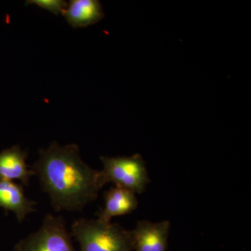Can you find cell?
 <instances>
[{
  "instance_id": "6",
  "label": "cell",
  "mask_w": 251,
  "mask_h": 251,
  "mask_svg": "<svg viewBox=\"0 0 251 251\" xmlns=\"http://www.w3.org/2000/svg\"><path fill=\"white\" fill-rule=\"evenodd\" d=\"M28 153L19 145L6 149L0 152V179L19 180L28 186L34 173L26 163Z\"/></svg>"
},
{
  "instance_id": "3",
  "label": "cell",
  "mask_w": 251,
  "mask_h": 251,
  "mask_svg": "<svg viewBox=\"0 0 251 251\" xmlns=\"http://www.w3.org/2000/svg\"><path fill=\"white\" fill-rule=\"evenodd\" d=\"M103 168L100 171L104 185L113 183L135 194L145 191L150 179L146 164L139 153L131 156H101Z\"/></svg>"
},
{
  "instance_id": "9",
  "label": "cell",
  "mask_w": 251,
  "mask_h": 251,
  "mask_svg": "<svg viewBox=\"0 0 251 251\" xmlns=\"http://www.w3.org/2000/svg\"><path fill=\"white\" fill-rule=\"evenodd\" d=\"M62 15L74 28L88 27L105 16L101 3L98 0H71Z\"/></svg>"
},
{
  "instance_id": "2",
  "label": "cell",
  "mask_w": 251,
  "mask_h": 251,
  "mask_svg": "<svg viewBox=\"0 0 251 251\" xmlns=\"http://www.w3.org/2000/svg\"><path fill=\"white\" fill-rule=\"evenodd\" d=\"M72 237L79 251H133L131 232L121 225L100 220L79 219L73 223Z\"/></svg>"
},
{
  "instance_id": "5",
  "label": "cell",
  "mask_w": 251,
  "mask_h": 251,
  "mask_svg": "<svg viewBox=\"0 0 251 251\" xmlns=\"http://www.w3.org/2000/svg\"><path fill=\"white\" fill-rule=\"evenodd\" d=\"M171 223L140 221L131 232L133 251H167Z\"/></svg>"
},
{
  "instance_id": "4",
  "label": "cell",
  "mask_w": 251,
  "mask_h": 251,
  "mask_svg": "<svg viewBox=\"0 0 251 251\" xmlns=\"http://www.w3.org/2000/svg\"><path fill=\"white\" fill-rule=\"evenodd\" d=\"M72 238L64 218L49 214L37 231L16 244L14 251H79Z\"/></svg>"
},
{
  "instance_id": "8",
  "label": "cell",
  "mask_w": 251,
  "mask_h": 251,
  "mask_svg": "<svg viewBox=\"0 0 251 251\" xmlns=\"http://www.w3.org/2000/svg\"><path fill=\"white\" fill-rule=\"evenodd\" d=\"M104 199L105 206L98 214V219L103 222L110 223L112 218L131 214L138 206L134 193L118 186L105 191Z\"/></svg>"
},
{
  "instance_id": "10",
  "label": "cell",
  "mask_w": 251,
  "mask_h": 251,
  "mask_svg": "<svg viewBox=\"0 0 251 251\" xmlns=\"http://www.w3.org/2000/svg\"><path fill=\"white\" fill-rule=\"evenodd\" d=\"M26 2L28 4H35L57 16L62 14L68 6L67 1L64 0H28Z\"/></svg>"
},
{
  "instance_id": "1",
  "label": "cell",
  "mask_w": 251,
  "mask_h": 251,
  "mask_svg": "<svg viewBox=\"0 0 251 251\" xmlns=\"http://www.w3.org/2000/svg\"><path fill=\"white\" fill-rule=\"evenodd\" d=\"M29 167L54 211H82L105 186L100 171L86 164L75 144L63 146L53 142L39 150V158Z\"/></svg>"
},
{
  "instance_id": "7",
  "label": "cell",
  "mask_w": 251,
  "mask_h": 251,
  "mask_svg": "<svg viewBox=\"0 0 251 251\" xmlns=\"http://www.w3.org/2000/svg\"><path fill=\"white\" fill-rule=\"evenodd\" d=\"M35 201L25 194L24 186L14 181L0 179V207L6 213L13 211L18 222H23L26 216L35 211Z\"/></svg>"
}]
</instances>
